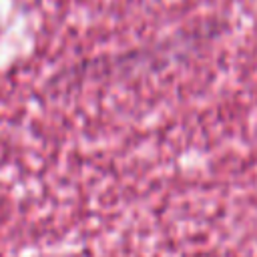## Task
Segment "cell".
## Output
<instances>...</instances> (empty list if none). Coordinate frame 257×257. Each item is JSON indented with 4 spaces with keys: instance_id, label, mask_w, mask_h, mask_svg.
Instances as JSON below:
<instances>
[]
</instances>
